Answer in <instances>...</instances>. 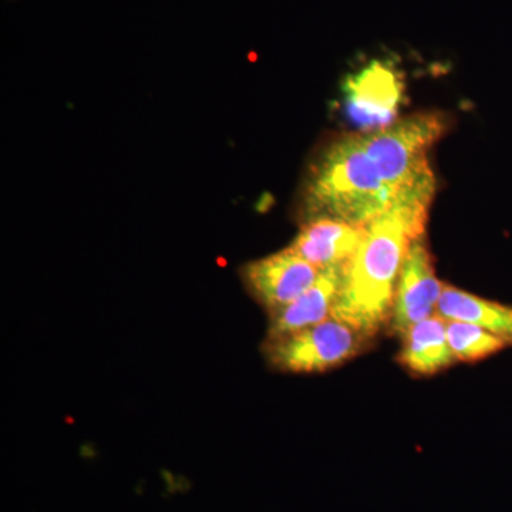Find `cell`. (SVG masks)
Wrapping results in <instances>:
<instances>
[{
	"label": "cell",
	"mask_w": 512,
	"mask_h": 512,
	"mask_svg": "<svg viewBox=\"0 0 512 512\" xmlns=\"http://www.w3.org/2000/svg\"><path fill=\"white\" fill-rule=\"evenodd\" d=\"M436 177L427 175L396 197L365 227L355 255L346 265L345 282L332 318L372 336L392 316L394 293L414 239L426 234Z\"/></svg>",
	"instance_id": "6da1fadb"
},
{
	"label": "cell",
	"mask_w": 512,
	"mask_h": 512,
	"mask_svg": "<svg viewBox=\"0 0 512 512\" xmlns=\"http://www.w3.org/2000/svg\"><path fill=\"white\" fill-rule=\"evenodd\" d=\"M394 197L362 137L346 136L330 144L313 164L303 204L306 221L330 218L366 227L392 205Z\"/></svg>",
	"instance_id": "7a4b0ae2"
},
{
	"label": "cell",
	"mask_w": 512,
	"mask_h": 512,
	"mask_svg": "<svg viewBox=\"0 0 512 512\" xmlns=\"http://www.w3.org/2000/svg\"><path fill=\"white\" fill-rule=\"evenodd\" d=\"M448 124L444 114L417 113L360 137L384 183L396 194L433 174L429 153Z\"/></svg>",
	"instance_id": "3957f363"
},
{
	"label": "cell",
	"mask_w": 512,
	"mask_h": 512,
	"mask_svg": "<svg viewBox=\"0 0 512 512\" xmlns=\"http://www.w3.org/2000/svg\"><path fill=\"white\" fill-rule=\"evenodd\" d=\"M372 336L332 318L278 339H266L269 365L295 375L328 372L362 353Z\"/></svg>",
	"instance_id": "277c9868"
},
{
	"label": "cell",
	"mask_w": 512,
	"mask_h": 512,
	"mask_svg": "<svg viewBox=\"0 0 512 512\" xmlns=\"http://www.w3.org/2000/svg\"><path fill=\"white\" fill-rule=\"evenodd\" d=\"M443 284L437 279L426 234L414 239L407 252L396 293L390 326L403 335L421 320L436 315Z\"/></svg>",
	"instance_id": "5b68a950"
},
{
	"label": "cell",
	"mask_w": 512,
	"mask_h": 512,
	"mask_svg": "<svg viewBox=\"0 0 512 512\" xmlns=\"http://www.w3.org/2000/svg\"><path fill=\"white\" fill-rule=\"evenodd\" d=\"M322 269L309 264L291 249L249 262L242 268L248 291L269 312L284 308L308 291Z\"/></svg>",
	"instance_id": "8992f818"
},
{
	"label": "cell",
	"mask_w": 512,
	"mask_h": 512,
	"mask_svg": "<svg viewBox=\"0 0 512 512\" xmlns=\"http://www.w3.org/2000/svg\"><path fill=\"white\" fill-rule=\"evenodd\" d=\"M404 84L394 67L383 62L367 64L345 84L350 119L359 126L383 128L392 124L402 103Z\"/></svg>",
	"instance_id": "52a82bcc"
},
{
	"label": "cell",
	"mask_w": 512,
	"mask_h": 512,
	"mask_svg": "<svg viewBox=\"0 0 512 512\" xmlns=\"http://www.w3.org/2000/svg\"><path fill=\"white\" fill-rule=\"evenodd\" d=\"M346 265L323 268L308 291L284 308L269 312L268 339L284 338L329 319L342 292Z\"/></svg>",
	"instance_id": "ba28073f"
},
{
	"label": "cell",
	"mask_w": 512,
	"mask_h": 512,
	"mask_svg": "<svg viewBox=\"0 0 512 512\" xmlns=\"http://www.w3.org/2000/svg\"><path fill=\"white\" fill-rule=\"evenodd\" d=\"M363 232L365 227L318 218L303 225L289 249L320 269L345 265L355 255Z\"/></svg>",
	"instance_id": "9c48e42d"
},
{
	"label": "cell",
	"mask_w": 512,
	"mask_h": 512,
	"mask_svg": "<svg viewBox=\"0 0 512 512\" xmlns=\"http://www.w3.org/2000/svg\"><path fill=\"white\" fill-rule=\"evenodd\" d=\"M447 322L441 316L421 320L403 333L397 362L416 376H433L457 362L447 340Z\"/></svg>",
	"instance_id": "30bf717a"
},
{
	"label": "cell",
	"mask_w": 512,
	"mask_h": 512,
	"mask_svg": "<svg viewBox=\"0 0 512 512\" xmlns=\"http://www.w3.org/2000/svg\"><path fill=\"white\" fill-rule=\"evenodd\" d=\"M437 315L444 320L478 326L503 339L508 346L512 345V306L488 301L456 286L444 285Z\"/></svg>",
	"instance_id": "8fae6325"
},
{
	"label": "cell",
	"mask_w": 512,
	"mask_h": 512,
	"mask_svg": "<svg viewBox=\"0 0 512 512\" xmlns=\"http://www.w3.org/2000/svg\"><path fill=\"white\" fill-rule=\"evenodd\" d=\"M447 322V340L457 362L476 363L497 355L507 348V343L493 333L470 323Z\"/></svg>",
	"instance_id": "7c38bea8"
}]
</instances>
